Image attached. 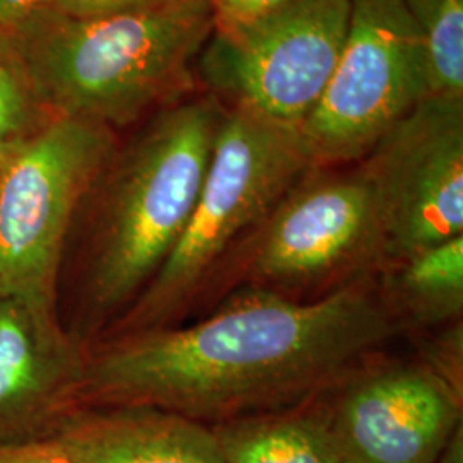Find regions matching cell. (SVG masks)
I'll use <instances>...</instances> for the list:
<instances>
[{"label":"cell","mask_w":463,"mask_h":463,"mask_svg":"<svg viewBox=\"0 0 463 463\" xmlns=\"http://www.w3.org/2000/svg\"><path fill=\"white\" fill-rule=\"evenodd\" d=\"M448 384L463 395V333L462 321L445 326L441 336L430 344L424 361Z\"/></svg>","instance_id":"17"},{"label":"cell","mask_w":463,"mask_h":463,"mask_svg":"<svg viewBox=\"0 0 463 463\" xmlns=\"http://www.w3.org/2000/svg\"><path fill=\"white\" fill-rule=\"evenodd\" d=\"M422 34L430 95L463 99V0H403Z\"/></svg>","instance_id":"16"},{"label":"cell","mask_w":463,"mask_h":463,"mask_svg":"<svg viewBox=\"0 0 463 463\" xmlns=\"http://www.w3.org/2000/svg\"><path fill=\"white\" fill-rule=\"evenodd\" d=\"M376 277L307 302L239 287L194 323L99 338L76 409L143 405L213 428L326 398L400 331Z\"/></svg>","instance_id":"1"},{"label":"cell","mask_w":463,"mask_h":463,"mask_svg":"<svg viewBox=\"0 0 463 463\" xmlns=\"http://www.w3.org/2000/svg\"><path fill=\"white\" fill-rule=\"evenodd\" d=\"M86 347L57 307L0 298V443L53 436L76 409Z\"/></svg>","instance_id":"11"},{"label":"cell","mask_w":463,"mask_h":463,"mask_svg":"<svg viewBox=\"0 0 463 463\" xmlns=\"http://www.w3.org/2000/svg\"><path fill=\"white\" fill-rule=\"evenodd\" d=\"M348 17L350 0H294L215 26L201 50V76L233 105L298 129L330 83Z\"/></svg>","instance_id":"8"},{"label":"cell","mask_w":463,"mask_h":463,"mask_svg":"<svg viewBox=\"0 0 463 463\" xmlns=\"http://www.w3.org/2000/svg\"><path fill=\"white\" fill-rule=\"evenodd\" d=\"M215 17V26L246 23L280 9L294 0H208Z\"/></svg>","instance_id":"20"},{"label":"cell","mask_w":463,"mask_h":463,"mask_svg":"<svg viewBox=\"0 0 463 463\" xmlns=\"http://www.w3.org/2000/svg\"><path fill=\"white\" fill-rule=\"evenodd\" d=\"M223 116L213 97L170 103L126 148L117 146L101 172L88 196L93 213L81 271L86 345L133 306L177 246Z\"/></svg>","instance_id":"2"},{"label":"cell","mask_w":463,"mask_h":463,"mask_svg":"<svg viewBox=\"0 0 463 463\" xmlns=\"http://www.w3.org/2000/svg\"><path fill=\"white\" fill-rule=\"evenodd\" d=\"M386 265L380 204L364 168L313 166L249 237L223 288L256 287L307 302Z\"/></svg>","instance_id":"5"},{"label":"cell","mask_w":463,"mask_h":463,"mask_svg":"<svg viewBox=\"0 0 463 463\" xmlns=\"http://www.w3.org/2000/svg\"><path fill=\"white\" fill-rule=\"evenodd\" d=\"M45 0H0V28H14L43 7Z\"/></svg>","instance_id":"21"},{"label":"cell","mask_w":463,"mask_h":463,"mask_svg":"<svg viewBox=\"0 0 463 463\" xmlns=\"http://www.w3.org/2000/svg\"><path fill=\"white\" fill-rule=\"evenodd\" d=\"M213 28L208 0H170L99 17L40 9L9 30L55 116L116 131L191 86V66Z\"/></svg>","instance_id":"3"},{"label":"cell","mask_w":463,"mask_h":463,"mask_svg":"<svg viewBox=\"0 0 463 463\" xmlns=\"http://www.w3.org/2000/svg\"><path fill=\"white\" fill-rule=\"evenodd\" d=\"M170 0H45L42 9L69 17H99L151 9Z\"/></svg>","instance_id":"18"},{"label":"cell","mask_w":463,"mask_h":463,"mask_svg":"<svg viewBox=\"0 0 463 463\" xmlns=\"http://www.w3.org/2000/svg\"><path fill=\"white\" fill-rule=\"evenodd\" d=\"M428 97V52L403 0H350L330 83L298 128L313 166L363 162Z\"/></svg>","instance_id":"7"},{"label":"cell","mask_w":463,"mask_h":463,"mask_svg":"<svg viewBox=\"0 0 463 463\" xmlns=\"http://www.w3.org/2000/svg\"><path fill=\"white\" fill-rule=\"evenodd\" d=\"M325 403L345 463H434L463 424V395L422 361H371Z\"/></svg>","instance_id":"10"},{"label":"cell","mask_w":463,"mask_h":463,"mask_svg":"<svg viewBox=\"0 0 463 463\" xmlns=\"http://www.w3.org/2000/svg\"><path fill=\"white\" fill-rule=\"evenodd\" d=\"M0 463H74L53 439L0 443Z\"/></svg>","instance_id":"19"},{"label":"cell","mask_w":463,"mask_h":463,"mask_svg":"<svg viewBox=\"0 0 463 463\" xmlns=\"http://www.w3.org/2000/svg\"><path fill=\"white\" fill-rule=\"evenodd\" d=\"M116 149L112 128L57 117L0 168V298L59 309L69 235Z\"/></svg>","instance_id":"6"},{"label":"cell","mask_w":463,"mask_h":463,"mask_svg":"<svg viewBox=\"0 0 463 463\" xmlns=\"http://www.w3.org/2000/svg\"><path fill=\"white\" fill-rule=\"evenodd\" d=\"M74 463H223L215 432L155 407H81L52 436Z\"/></svg>","instance_id":"12"},{"label":"cell","mask_w":463,"mask_h":463,"mask_svg":"<svg viewBox=\"0 0 463 463\" xmlns=\"http://www.w3.org/2000/svg\"><path fill=\"white\" fill-rule=\"evenodd\" d=\"M359 164L378 198L388 265L463 235V99H422Z\"/></svg>","instance_id":"9"},{"label":"cell","mask_w":463,"mask_h":463,"mask_svg":"<svg viewBox=\"0 0 463 463\" xmlns=\"http://www.w3.org/2000/svg\"><path fill=\"white\" fill-rule=\"evenodd\" d=\"M223 463H345L325 398L212 428Z\"/></svg>","instance_id":"13"},{"label":"cell","mask_w":463,"mask_h":463,"mask_svg":"<svg viewBox=\"0 0 463 463\" xmlns=\"http://www.w3.org/2000/svg\"><path fill=\"white\" fill-rule=\"evenodd\" d=\"M434 463H463V424L448 439L447 447Z\"/></svg>","instance_id":"22"},{"label":"cell","mask_w":463,"mask_h":463,"mask_svg":"<svg viewBox=\"0 0 463 463\" xmlns=\"http://www.w3.org/2000/svg\"><path fill=\"white\" fill-rule=\"evenodd\" d=\"M311 168L298 129L244 107L225 110L177 246L145 292L99 338L181 325L212 290L223 288L249 237Z\"/></svg>","instance_id":"4"},{"label":"cell","mask_w":463,"mask_h":463,"mask_svg":"<svg viewBox=\"0 0 463 463\" xmlns=\"http://www.w3.org/2000/svg\"><path fill=\"white\" fill-rule=\"evenodd\" d=\"M55 118L38 93L16 36L0 28V168Z\"/></svg>","instance_id":"15"},{"label":"cell","mask_w":463,"mask_h":463,"mask_svg":"<svg viewBox=\"0 0 463 463\" xmlns=\"http://www.w3.org/2000/svg\"><path fill=\"white\" fill-rule=\"evenodd\" d=\"M376 281L400 330L462 321L463 235L384 266Z\"/></svg>","instance_id":"14"}]
</instances>
